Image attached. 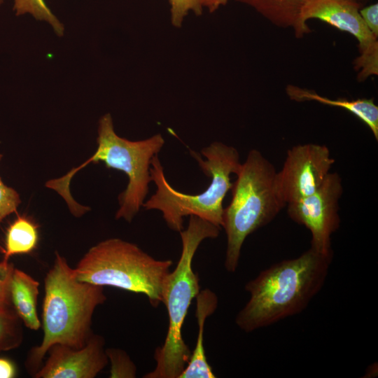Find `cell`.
Wrapping results in <instances>:
<instances>
[{
    "label": "cell",
    "instance_id": "6da1fadb",
    "mask_svg": "<svg viewBox=\"0 0 378 378\" xmlns=\"http://www.w3.org/2000/svg\"><path fill=\"white\" fill-rule=\"evenodd\" d=\"M312 248L261 271L245 285L249 299L235 318L246 332L303 312L323 288L332 260Z\"/></svg>",
    "mask_w": 378,
    "mask_h": 378
},
{
    "label": "cell",
    "instance_id": "7a4b0ae2",
    "mask_svg": "<svg viewBox=\"0 0 378 378\" xmlns=\"http://www.w3.org/2000/svg\"><path fill=\"white\" fill-rule=\"evenodd\" d=\"M44 290L41 322L43 337L39 345L30 349L24 363L32 376L53 344L80 349L87 344L94 334V310L106 300L103 286L78 280L74 268L58 252L46 275Z\"/></svg>",
    "mask_w": 378,
    "mask_h": 378
},
{
    "label": "cell",
    "instance_id": "3957f363",
    "mask_svg": "<svg viewBox=\"0 0 378 378\" xmlns=\"http://www.w3.org/2000/svg\"><path fill=\"white\" fill-rule=\"evenodd\" d=\"M97 143L95 152L85 162L59 178L48 181L46 186L56 191L64 200L74 216L80 217L90 209L80 205L73 198L70 192L71 181L88 164L102 162L108 169L124 172L128 178L125 190L118 196L119 209L115 217L130 223L148 195V185L152 181L150 162L162 148L164 139L160 133L139 141L121 137L114 130L111 115L106 113L98 122Z\"/></svg>",
    "mask_w": 378,
    "mask_h": 378
},
{
    "label": "cell",
    "instance_id": "277c9868",
    "mask_svg": "<svg viewBox=\"0 0 378 378\" xmlns=\"http://www.w3.org/2000/svg\"><path fill=\"white\" fill-rule=\"evenodd\" d=\"M205 160L190 150L200 169L211 182L208 188L197 195H188L174 189L165 178L163 167L155 155L150 162V178L157 187L155 192L143 204L146 210L160 211L168 227L176 232L183 230V218L195 216L220 227L223 223V202L233 183L230 175L241 167L237 150L216 141L201 151Z\"/></svg>",
    "mask_w": 378,
    "mask_h": 378
},
{
    "label": "cell",
    "instance_id": "5b68a950",
    "mask_svg": "<svg viewBox=\"0 0 378 378\" xmlns=\"http://www.w3.org/2000/svg\"><path fill=\"white\" fill-rule=\"evenodd\" d=\"M221 227L195 216H190L186 230L180 232L182 250L174 270L167 274L162 286L169 326L164 343L155 351V368L145 378H178L189 361L191 351L185 343L182 328L193 299L200 291L198 276L192 270L193 257L206 239L216 238Z\"/></svg>",
    "mask_w": 378,
    "mask_h": 378
},
{
    "label": "cell",
    "instance_id": "8992f818",
    "mask_svg": "<svg viewBox=\"0 0 378 378\" xmlns=\"http://www.w3.org/2000/svg\"><path fill=\"white\" fill-rule=\"evenodd\" d=\"M274 166L255 149L247 158L233 183L232 200L223 209V223L227 237L225 268L234 272L246 237L269 224L286 204L275 186Z\"/></svg>",
    "mask_w": 378,
    "mask_h": 378
},
{
    "label": "cell",
    "instance_id": "52a82bcc",
    "mask_svg": "<svg viewBox=\"0 0 378 378\" xmlns=\"http://www.w3.org/2000/svg\"><path fill=\"white\" fill-rule=\"evenodd\" d=\"M171 260H157L136 244L119 238L92 246L74 268L78 280L144 294L155 307L162 303Z\"/></svg>",
    "mask_w": 378,
    "mask_h": 378
},
{
    "label": "cell",
    "instance_id": "ba28073f",
    "mask_svg": "<svg viewBox=\"0 0 378 378\" xmlns=\"http://www.w3.org/2000/svg\"><path fill=\"white\" fill-rule=\"evenodd\" d=\"M361 7L356 0H308L301 13V22L306 27L308 20L317 19L356 39L359 55L354 69L359 82L378 75V38L365 24L360 15Z\"/></svg>",
    "mask_w": 378,
    "mask_h": 378
},
{
    "label": "cell",
    "instance_id": "9c48e42d",
    "mask_svg": "<svg viewBox=\"0 0 378 378\" xmlns=\"http://www.w3.org/2000/svg\"><path fill=\"white\" fill-rule=\"evenodd\" d=\"M342 193V178L337 172H330L314 193L286 204L289 218L310 231V247L319 253H333L332 235L340 225L339 200Z\"/></svg>",
    "mask_w": 378,
    "mask_h": 378
},
{
    "label": "cell",
    "instance_id": "30bf717a",
    "mask_svg": "<svg viewBox=\"0 0 378 378\" xmlns=\"http://www.w3.org/2000/svg\"><path fill=\"white\" fill-rule=\"evenodd\" d=\"M334 163L326 145L308 143L293 146L276 174L279 197L286 206L312 195L323 183Z\"/></svg>",
    "mask_w": 378,
    "mask_h": 378
},
{
    "label": "cell",
    "instance_id": "8fae6325",
    "mask_svg": "<svg viewBox=\"0 0 378 378\" xmlns=\"http://www.w3.org/2000/svg\"><path fill=\"white\" fill-rule=\"evenodd\" d=\"M104 338L93 334L82 348L53 344L35 378H94L108 363Z\"/></svg>",
    "mask_w": 378,
    "mask_h": 378
},
{
    "label": "cell",
    "instance_id": "7c38bea8",
    "mask_svg": "<svg viewBox=\"0 0 378 378\" xmlns=\"http://www.w3.org/2000/svg\"><path fill=\"white\" fill-rule=\"evenodd\" d=\"M218 300L214 292L209 289L200 291L196 297L195 316L198 324L196 344L186 368L178 378H214L215 374L209 364L204 346L205 322L217 309Z\"/></svg>",
    "mask_w": 378,
    "mask_h": 378
},
{
    "label": "cell",
    "instance_id": "4fadbf2b",
    "mask_svg": "<svg viewBox=\"0 0 378 378\" xmlns=\"http://www.w3.org/2000/svg\"><path fill=\"white\" fill-rule=\"evenodd\" d=\"M286 93L291 100L295 102L314 101L348 111L364 122L370 130L376 141L378 140V106L373 98L332 99L318 94L314 90L293 85H288L286 87Z\"/></svg>",
    "mask_w": 378,
    "mask_h": 378
},
{
    "label": "cell",
    "instance_id": "5bb4252c",
    "mask_svg": "<svg viewBox=\"0 0 378 378\" xmlns=\"http://www.w3.org/2000/svg\"><path fill=\"white\" fill-rule=\"evenodd\" d=\"M38 288V281L14 268L10 286L11 305L23 325L32 330H38L41 326L37 313Z\"/></svg>",
    "mask_w": 378,
    "mask_h": 378
},
{
    "label": "cell",
    "instance_id": "9a60e30c",
    "mask_svg": "<svg viewBox=\"0 0 378 378\" xmlns=\"http://www.w3.org/2000/svg\"><path fill=\"white\" fill-rule=\"evenodd\" d=\"M246 4L274 25L293 29L297 38L311 31L302 25L301 13L308 0H237Z\"/></svg>",
    "mask_w": 378,
    "mask_h": 378
},
{
    "label": "cell",
    "instance_id": "2e32d148",
    "mask_svg": "<svg viewBox=\"0 0 378 378\" xmlns=\"http://www.w3.org/2000/svg\"><path fill=\"white\" fill-rule=\"evenodd\" d=\"M38 225L30 218L18 216L8 226L6 233L4 260L15 255L31 253L37 246Z\"/></svg>",
    "mask_w": 378,
    "mask_h": 378
},
{
    "label": "cell",
    "instance_id": "e0dca14e",
    "mask_svg": "<svg viewBox=\"0 0 378 378\" xmlns=\"http://www.w3.org/2000/svg\"><path fill=\"white\" fill-rule=\"evenodd\" d=\"M22 322L13 307L0 309V353L19 347L23 341Z\"/></svg>",
    "mask_w": 378,
    "mask_h": 378
},
{
    "label": "cell",
    "instance_id": "ac0fdd59",
    "mask_svg": "<svg viewBox=\"0 0 378 378\" xmlns=\"http://www.w3.org/2000/svg\"><path fill=\"white\" fill-rule=\"evenodd\" d=\"M13 9L16 15L30 14L36 20L48 22L58 36L64 34L63 24L50 10L44 0H14Z\"/></svg>",
    "mask_w": 378,
    "mask_h": 378
},
{
    "label": "cell",
    "instance_id": "d6986e66",
    "mask_svg": "<svg viewBox=\"0 0 378 378\" xmlns=\"http://www.w3.org/2000/svg\"><path fill=\"white\" fill-rule=\"evenodd\" d=\"M108 361L111 363L110 377L134 378L136 368L127 354L120 349H106Z\"/></svg>",
    "mask_w": 378,
    "mask_h": 378
},
{
    "label": "cell",
    "instance_id": "ffe728a7",
    "mask_svg": "<svg viewBox=\"0 0 378 378\" xmlns=\"http://www.w3.org/2000/svg\"><path fill=\"white\" fill-rule=\"evenodd\" d=\"M172 24L179 28L190 12L197 15L202 13L204 7L200 0H169Z\"/></svg>",
    "mask_w": 378,
    "mask_h": 378
},
{
    "label": "cell",
    "instance_id": "44dd1931",
    "mask_svg": "<svg viewBox=\"0 0 378 378\" xmlns=\"http://www.w3.org/2000/svg\"><path fill=\"white\" fill-rule=\"evenodd\" d=\"M20 203L19 193L7 186L0 177V223L8 216L15 212Z\"/></svg>",
    "mask_w": 378,
    "mask_h": 378
},
{
    "label": "cell",
    "instance_id": "7402d4cb",
    "mask_svg": "<svg viewBox=\"0 0 378 378\" xmlns=\"http://www.w3.org/2000/svg\"><path fill=\"white\" fill-rule=\"evenodd\" d=\"M14 268L9 260L0 262V309L12 307L10 286Z\"/></svg>",
    "mask_w": 378,
    "mask_h": 378
},
{
    "label": "cell",
    "instance_id": "603a6c76",
    "mask_svg": "<svg viewBox=\"0 0 378 378\" xmlns=\"http://www.w3.org/2000/svg\"><path fill=\"white\" fill-rule=\"evenodd\" d=\"M360 15L369 31L378 38V4L374 3L362 6Z\"/></svg>",
    "mask_w": 378,
    "mask_h": 378
},
{
    "label": "cell",
    "instance_id": "cb8c5ba5",
    "mask_svg": "<svg viewBox=\"0 0 378 378\" xmlns=\"http://www.w3.org/2000/svg\"><path fill=\"white\" fill-rule=\"evenodd\" d=\"M16 374L15 364L6 358H0V378H13Z\"/></svg>",
    "mask_w": 378,
    "mask_h": 378
},
{
    "label": "cell",
    "instance_id": "d4e9b609",
    "mask_svg": "<svg viewBox=\"0 0 378 378\" xmlns=\"http://www.w3.org/2000/svg\"><path fill=\"white\" fill-rule=\"evenodd\" d=\"M200 1L204 8H206L210 13H212L225 5L229 0H200Z\"/></svg>",
    "mask_w": 378,
    "mask_h": 378
},
{
    "label": "cell",
    "instance_id": "484cf974",
    "mask_svg": "<svg viewBox=\"0 0 378 378\" xmlns=\"http://www.w3.org/2000/svg\"><path fill=\"white\" fill-rule=\"evenodd\" d=\"M370 370H367V372L365 375H369L368 377H371V375H375V370H377V368L375 369V365H371L369 366Z\"/></svg>",
    "mask_w": 378,
    "mask_h": 378
},
{
    "label": "cell",
    "instance_id": "4316f807",
    "mask_svg": "<svg viewBox=\"0 0 378 378\" xmlns=\"http://www.w3.org/2000/svg\"><path fill=\"white\" fill-rule=\"evenodd\" d=\"M2 158H3V155L0 153V162H1V160Z\"/></svg>",
    "mask_w": 378,
    "mask_h": 378
},
{
    "label": "cell",
    "instance_id": "83f0119b",
    "mask_svg": "<svg viewBox=\"0 0 378 378\" xmlns=\"http://www.w3.org/2000/svg\"><path fill=\"white\" fill-rule=\"evenodd\" d=\"M4 3V0H0V6Z\"/></svg>",
    "mask_w": 378,
    "mask_h": 378
},
{
    "label": "cell",
    "instance_id": "f1b7e54d",
    "mask_svg": "<svg viewBox=\"0 0 378 378\" xmlns=\"http://www.w3.org/2000/svg\"><path fill=\"white\" fill-rule=\"evenodd\" d=\"M356 1H358L360 3H362V1H363L364 0H356Z\"/></svg>",
    "mask_w": 378,
    "mask_h": 378
}]
</instances>
